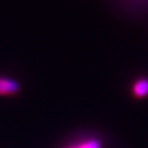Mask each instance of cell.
I'll return each instance as SVG.
<instances>
[{
	"label": "cell",
	"mask_w": 148,
	"mask_h": 148,
	"mask_svg": "<svg viewBox=\"0 0 148 148\" xmlns=\"http://www.w3.org/2000/svg\"><path fill=\"white\" fill-rule=\"evenodd\" d=\"M20 90V86L16 80L5 77H0V95H12Z\"/></svg>",
	"instance_id": "obj_1"
},
{
	"label": "cell",
	"mask_w": 148,
	"mask_h": 148,
	"mask_svg": "<svg viewBox=\"0 0 148 148\" xmlns=\"http://www.w3.org/2000/svg\"><path fill=\"white\" fill-rule=\"evenodd\" d=\"M75 148H101V143L96 139H90L75 145Z\"/></svg>",
	"instance_id": "obj_3"
},
{
	"label": "cell",
	"mask_w": 148,
	"mask_h": 148,
	"mask_svg": "<svg viewBox=\"0 0 148 148\" xmlns=\"http://www.w3.org/2000/svg\"><path fill=\"white\" fill-rule=\"evenodd\" d=\"M67 148H75V146H69V147H67Z\"/></svg>",
	"instance_id": "obj_4"
},
{
	"label": "cell",
	"mask_w": 148,
	"mask_h": 148,
	"mask_svg": "<svg viewBox=\"0 0 148 148\" xmlns=\"http://www.w3.org/2000/svg\"><path fill=\"white\" fill-rule=\"evenodd\" d=\"M133 94L137 98H145L148 96V79L140 78L135 81L133 86Z\"/></svg>",
	"instance_id": "obj_2"
}]
</instances>
